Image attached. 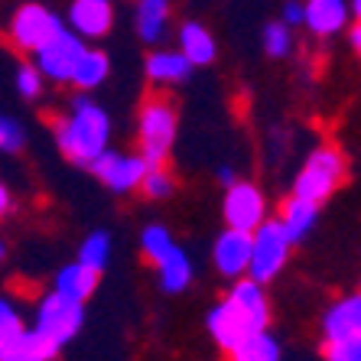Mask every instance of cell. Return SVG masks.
I'll list each match as a JSON object with an SVG mask.
<instances>
[{"mask_svg": "<svg viewBox=\"0 0 361 361\" xmlns=\"http://www.w3.org/2000/svg\"><path fill=\"white\" fill-rule=\"evenodd\" d=\"M68 23H72V33L75 36L98 39L114 23V7H111V0H72Z\"/></svg>", "mask_w": 361, "mask_h": 361, "instance_id": "obj_12", "label": "cell"}, {"mask_svg": "<svg viewBox=\"0 0 361 361\" xmlns=\"http://www.w3.org/2000/svg\"><path fill=\"white\" fill-rule=\"evenodd\" d=\"M261 286L264 283H257L251 277H238V283L228 290L225 300L209 312V332L225 352L235 348L241 338L267 329L270 306Z\"/></svg>", "mask_w": 361, "mask_h": 361, "instance_id": "obj_1", "label": "cell"}, {"mask_svg": "<svg viewBox=\"0 0 361 361\" xmlns=\"http://www.w3.org/2000/svg\"><path fill=\"white\" fill-rule=\"evenodd\" d=\"M290 241H286L280 221H267L251 231V257H247V277L257 283H270L286 264Z\"/></svg>", "mask_w": 361, "mask_h": 361, "instance_id": "obj_5", "label": "cell"}, {"mask_svg": "<svg viewBox=\"0 0 361 361\" xmlns=\"http://www.w3.org/2000/svg\"><path fill=\"white\" fill-rule=\"evenodd\" d=\"M4 257H7V247H4V241H0V261H4Z\"/></svg>", "mask_w": 361, "mask_h": 361, "instance_id": "obj_37", "label": "cell"}, {"mask_svg": "<svg viewBox=\"0 0 361 361\" xmlns=\"http://www.w3.org/2000/svg\"><path fill=\"white\" fill-rule=\"evenodd\" d=\"M290 46H293V36H290V26L286 23H270L264 30V49H267V56L283 59L286 52H290Z\"/></svg>", "mask_w": 361, "mask_h": 361, "instance_id": "obj_27", "label": "cell"}, {"mask_svg": "<svg viewBox=\"0 0 361 361\" xmlns=\"http://www.w3.org/2000/svg\"><path fill=\"white\" fill-rule=\"evenodd\" d=\"M98 277H101V270L85 267L82 261L68 264V267H62L59 274H56V293L72 296V300L85 302L88 296L94 293V290H98Z\"/></svg>", "mask_w": 361, "mask_h": 361, "instance_id": "obj_19", "label": "cell"}, {"mask_svg": "<svg viewBox=\"0 0 361 361\" xmlns=\"http://www.w3.org/2000/svg\"><path fill=\"white\" fill-rule=\"evenodd\" d=\"M108 68H111V62L101 49H82L75 66H72L68 82L75 85V88H82V92H92V88H98V85L108 78Z\"/></svg>", "mask_w": 361, "mask_h": 361, "instance_id": "obj_20", "label": "cell"}, {"mask_svg": "<svg viewBox=\"0 0 361 361\" xmlns=\"http://www.w3.org/2000/svg\"><path fill=\"white\" fill-rule=\"evenodd\" d=\"M147 199H169L173 189H176V176H173V169L166 166V160L160 163H147L140 176V185H137Z\"/></svg>", "mask_w": 361, "mask_h": 361, "instance_id": "obj_24", "label": "cell"}, {"mask_svg": "<svg viewBox=\"0 0 361 361\" xmlns=\"http://www.w3.org/2000/svg\"><path fill=\"white\" fill-rule=\"evenodd\" d=\"M94 176L108 185L111 192H130L140 185V176L147 169V160L140 153H121V150H104L88 163Z\"/></svg>", "mask_w": 361, "mask_h": 361, "instance_id": "obj_8", "label": "cell"}, {"mask_svg": "<svg viewBox=\"0 0 361 361\" xmlns=\"http://www.w3.org/2000/svg\"><path fill=\"white\" fill-rule=\"evenodd\" d=\"M283 23L286 26L302 23V4H286V7H283Z\"/></svg>", "mask_w": 361, "mask_h": 361, "instance_id": "obj_32", "label": "cell"}, {"mask_svg": "<svg viewBox=\"0 0 361 361\" xmlns=\"http://www.w3.org/2000/svg\"><path fill=\"white\" fill-rule=\"evenodd\" d=\"M219 179L225 185H231V183H235V173H231V169H219Z\"/></svg>", "mask_w": 361, "mask_h": 361, "instance_id": "obj_35", "label": "cell"}, {"mask_svg": "<svg viewBox=\"0 0 361 361\" xmlns=\"http://www.w3.org/2000/svg\"><path fill=\"white\" fill-rule=\"evenodd\" d=\"M173 140H176V101L163 92L147 94L140 104V114H137V143H140V157L147 163L166 160Z\"/></svg>", "mask_w": 361, "mask_h": 361, "instance_id": "obj_3", "label": "cell"}, {"mask_svg": "<svg viewBox=\"0 0 361 361\" xmlns=\"http://www.w3.org/2000/svg\"><path fill=\"white\" fill-rule=\"evenodd\" d=\"M192 62L185 59L183 52H169V49H160V52H150L147 59V75L150 82L157 85H176V82H185L192 75Z\"/></svg>", "mask_w": 361, "mask_h": 361, "instance_id": "obj_17", "label": "cell"}, {"mask_svg": "<svg viewBox=\"0 0 361 361\" xmlns=\"http://www.w3.org/2000/svg\"><path fill=\"white\" fill-rule=\"evenodd\" d=\"M345 173H348V166H345L342 150L332 147V143H326L319 150H312L310 160L302 163L300 176L293 179V195L312 202V205H322V202L342 185Z\"/></svg>", "mask_w": 361, "mask_h": 361, "instance_id": "obj_4", "label": "cell"}, {"mask_svg": "<svg viewBox=\"0 0 361 361\" xmlns=\"http://www.w3.org/2000/svg\"><path fill=\"white\" fill-rule=\"evenodd\" d=\"M17 92L23 94V98H39L42 75H39V68H36L33 62H23V66L17 68Z\"/></svg>", "mask_w": 361, "mask_h": 361, "instance_id": "obj_30", "label": "cell"}, {"mask_svg": "<svg viewBox=\"0 0 361 361\" xmlns=\"http://www.w3.org/2000/svg\"><path fill=\"white\" fill-rule=\"evenodd\" d=\"M348 10H352V13H358V10H361V0H348Z\"/></svg>", "mask_w": 361, "mask_h": 361, "instance_id": "obj_36", "label": "cell"}, {"mask_svg": "<svg viewBox=\"0 0 361 361\" xmlns=\"http://www.w3.org/2000/svg\"><path fill=\"white\" fill-rule=\"evenodd\" d=\"M59 26L62 23L52 17L42 4H23V7L13 13V20H10V42H13L20 52H36Z\"/></svg>", "mask_w": 361, "mask_h": 361, "instance_id": "obj_9", "label": "cell"}, {"mask_svg": "<svg viewBox=\"0 0 361 361\" xmlns=\"http://www.w3.org/2000/svg\"><path fill=\"white\" fill-rule=\"evenodd\" d=\"M179 52L192 66H209L215 62V39L202 23H185L179 30Z\"/></svg>", "mask_w": 361, "mask_h": 361, "instance_id": "obj_21", "label": "cell"}, {"mask_svg": "<svg viewBox=\"0 0 361 361\" xmlns=\"http://www.w3.org/2000/svg\"><path fill=\"white\" fill-rule=\"evenodd\" d=\"M157 270H160V286L166 293H179V290H185L189 280H192V264H189V254H185L183 247H173V251L157 264Z\"/></svg>", "mask_w": 361, "mask_h": 361, "instance_id": "obj_23", "label": "cell"}, {"mask_svg": "<svg viewBox=\"0 0 361 361\" xmlns=\"http://www.w3.org/2000/svg\"><path fill=\"white\" fill-rule=\"evenodd\" d=\"M348 0H306L302 4V23L316 36H332L348 23Z\"/></svg>", "mask_w": 361, "mask_h": 361, "instance_id": "obj_14", "label": "cell"}, {"mask_svg": "<svg viewBox=\"0 0 361 361\" xmlns=\"http://www.w3.org/2000/svg\"><path fill=\"white\" fill-rule=\"evenodd\" d=\"M140 247H143V257L150 264H160L163 257H166L173 247H176V241H173V235H169V228L163 225H150L147 231H143L140 238Z\"/></svg>", "mask_w": 361, "mask_h": 361, "instance_id": "obj_25", "label": "cell"}, {"mask_svg": "<svg viewBox=\"0 0 361 361\" xmlns=\"http://www.w3.org/2000/svg\"><path fill=\"white\" fill-rule=\"evenodd\" d=\"M52 134L59 150L66 153L72 163L88 166L98 153L108 150V137H111V118L94 104L92 98H75L72 111L62 118H52Z\"/></svg>", "mask_w": 361, "mask_h": 361, "instance_id": "obj_2", "label": "cell"}, {"mask_svg": "<svg viewBox=\"0 0 361 361\" xmlns=\"http://www.w3.org/2000/svg\"><path fill=\"white\" fill-rule=\"evenodd\" d=\"M108 257H111V241H108V235H104V231H94L92 238H85L82 251H78V261H82L85 267L104 270Z\"/></svg>", "mask_w": 361, "mask_h": 361, "instance_id": "obj_26", "label": "cell"}, {"mask_svg": "<svg viewBox=\"0 0 361 361\" xmlns=\"http://www.w3.org/2000/svg\"><path fill=\"white\" fill-rule=\"evenodd\" d=\"M322 355L326 361H361V336L345 338V342H326Z\"/></svg>", "mask_w": 361, "mask_h": 361, "instance_id": "obj_31", "label": "cell"}, {"mask_svg": "<svg viewBox=\"0 0 361 361\" xmlns=\"http://www.w3.org/2000/svg\"><path fill=\"white\" fill-rule=\"evenodd\" d=\"M264 212H267V205H264V195L254 183H241V179H235V183L228 185V192H225V221H228V228L247 231V235H251L254 228L264 221Z\"/></svg>", "mask_w": 361, "mask_h": 361, "instance_id": "obj_10", "label": "cell"}, {"mask_svg": "<svg viewBox=\"0 0 361 361\" xmlns=\"http://www.w3.org/2000/svg\"><path fill=\"white\" fill-rule=\"evenodd\" d=\"M316 219H319V205H312V202L306 199H296V195H290V199L280 205V228H283V235L290 244H300L302 238L312 231V225H316Z\"/></svg>", "mask_w": 361, "mask_h": 361, "instance_id": "obj_15", "label": "cell"}, {"mask_svg": "<svg viewBox=\"0 0 361 361\" xmlns=\"http://www.w3.org/2000/svg\"><path fill=\"white\" fill-rule=\"evenodd\" d=\"M137 36L143 42H160L169 26V0H137Z\"/></svg>", "mask_w": 361, "mask_h": 361, "instance_id": "obj_18", "label": "cell"}, {"mask_svg": "<svg viewBox=\"0 0 361 361\" xmlns=\"http://www.w3.org/2000/svg\"><path fill=\"white\" fill-rule=\"evenodd\" d=\"M26 143V134L23 127H20V121L7 118V114H0V150L4 153H20Z\"/></svg>", "mask_w": 361, "mask_h": 361, "instance_id": "obj_28", "label": "cell"}, {"mask_svg": "<svg viewBox=\"0 0 361 361\" xmlns=\"http://www.w3.org/2000/svg\"><path fill=\"white\" fill-rule=\"evenodd\" d=\"M82 319H85V302L52 290L49 296L39 300V310H36V332H39L46 342L56 345V348H62V345L82 329Z\"/></svg>", "mask_w": 361, "mask_h": 361, "instance_id": "obj_6", "label": "cell"}, {"mask_svg": "<svg viewBox=\"0 0 361 361\" xmlns=\"http://www.w3.org/2000/svg\"><path fill=\"white\" fill-rule=\"evenodd\" d=\"M322 332H326V342L358 338L361 336V296L348 293L332 302L326 310V319H322Z\"/></svg>", "mask_w": 361, "mask_h": 361, "instance_id": "obj_13", "label": "cell"}, {"mask_svg": "<svg viewBox=\"0 0 361 361\" xmlns=\"http://www.w3.org/2000/svg\"><path fill=\"white\" fill-rule=\"evenodd\" d=\"M348 42H352V49H355V52L361 49V26H358V23L348 26Z\"/></svg>", "mask_w": 361, "mask_h": 361, "instance_id": "obj_33", "label": "cell"}, {"mask_svg": "<svg viewBox=\"0 0 361 361\" xmlns=\"http://www.w3.org/2000/svg\"><path fill=\"white\" fill-rule=\"evenodd\" d=\"M82 49H85L82 36H75L72 30H62L59 26V30L36 49V68H39V75L49 78V82H68L72 66H75Z\"/></svg>", "mask_w": 361, "mask_h": 361, "instance_id": "obj_7", "label": "cell"}, {"mask_svg": "<svg viewBox=\"0 0 361 361\" xmlns=\"http://www.w3.org/2000/svg\"><path fill=\"white\" fill-rule=\"evenodd\" d=\"M10 212V192H7V185L0 183V219Z\"/></svg>", "mask_w": 361, "mask_h": 361, "instance_id": "obj_34", "label": "cell"}, {"mask_svg": "<svg viewBox=\"0 0 361 361\" xmlns=\"http://www.w3.org/2000/svg\"><path fill=\"white\" fill-rule=\"evenodd\" d=\"M23 332V322H20V312L10 300H0V348L10 342V338Z\"/></svg>", "mask_w": 361, "mask_h": 361, "instance_id": "obj_29", "label": "cell"}, {"mask_svg": "<svg viewBox=\"0 0 361 361\" xmlns=\"http://www.w3.org/2000/svg\"><path fill=\"white\" fill-rule=\"evenodd\" d=\"M215 267H219L221 277H244L247 274V257H251V235L247 231H235V228H228L221 231V238L215 241Z\"/></svg>", "mask_w": 361, "mask_h": 361, "instance_id": "obj_11", "label": "cell"}, {"mask_svg": "<svg viewBox=\"0 0 361 361\" xmlns=\"http://www.w3.org/2000/svg\"><path fill=\"white\" fill-rule=\"evenodd\" d=\"M228 358L231 361H280V345L267 329H261V332L241 338L235 348H228Z\"/></svg>", "mask_w": 361, "mask_h": 361, "instance_id": "obj_22", "label": "cell"}, {"mask_svg": "<svg viewBox=\"0 0 361 361\" xmlns=\"http://www.w3.org/2000/svg\"><path fill=\"white\" fill-rule=\"evenodd\" d=\"M59 352L52 342L39 336V332H17V336L10 338L4 348H0V361H49L52 355Z\"/></svg>", "mask_w": 361, "mask_h": 361, "instance_id": "obj_16", "label": "cell"}]
</instances>
